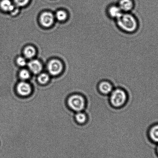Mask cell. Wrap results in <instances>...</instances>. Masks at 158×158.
Listing matches in <instances>:
<instances>
[{
  "label": "cell",
  "mask_w": 158,
  "mask_h": 158,
  "mask_svg": "<svg viewBox=\"0 0 158 158\" xmlns=\"http://www.w3.org/2000/svg\"><path fill=\"white\" fill-rule=\"evenodd\" d=\"M116 21L118 27L125 33H134L139 28L138 19L130 13H123Z\"/></svg>",
  "instance_id": "1"
},
{
  "label": "cell",
  "mask_w": 158,
  "mask_h": 158,
  "mask_svg": "<svg viewBox=\"0 0 158 158\" xmlns=\"http://www.w3.org/2000/svg\"><path fill=\"white\" fill-rule=\"evenodd\" d=\"M63 65L60 61L56 59H53L49 62L48 69L49 73L53 76H56L62 72Z\"/></svg>",
  "instance_id": "5"
},
{
  "label": "cell",
  "mask_w": 158,
  "mask_h": 158,
  "mask_svg": "<svg viewBox=\"0 0 158 158\" xmlns=\"http://www.w3.org/2000/svg\"><path fill=\"white\" fill-rule=\"evenodd\" d=\"M17 62L18 65L21 67H23L27 64V61L25 58L23 57H19L17 60Z\"/></svg>",
  "instance_id": "19"
},
{
  "label": "cell",
  "mask_w": 158,
  "mask_h": 158,
  "mask_svg": "<svg viewBox=\"0 0 158 158\" xmlns=\"http://www.w3.org/2000/svg\"><path fill=\"white\" fill-rule=\"evenodd\" d=\"M40 20L43 26L45 27H49L53 24L54 17L50 12H44L41 15Z\"/></svg>",
  "instance_id": "8"
},
{
  "label": "cell",
  "mask_w": 158,
  "mask_h": 158,
  "mask_svg": "<svg viewBox=\"0 0 158 158\" xmlns=\"http://www.w3.org/2000/svg\"><path fill=\"white\" fill-rule=\"evenodd\" d=\"M36 54V50L32 46H27L24 50V55L27 59H31Z\"/></svg>",
  "instance_id": "14"
},
{
  "label": "cell",
  "mask_w": 158,
  "mask_h": 158,
  "mask_svg": "<svg viewBox=\"0 0 158 158\" xmlns=\"http://www.w3.org/2000/svg\"><path fill=\"white\" fill-rule=\"evenodd\" d=\"M0 7L4 11L12 12L15 7L10 0H2L0 2Z\"/></svg>",
  "instance_id": "13"
},
{
  "label": "cell",
  "mask_w": 158,
  "mask_h": 158,
  "mask_svg": "<svg viewBox=\"0 0 158 158\" xmlns=\"http://www.w3.org/2000/svg\"><path fill=\"white\" fill-rule=\"evenodd\" d=\"M56 17L58 20L63 21L66 19L67 14L64 10H59L56 13Z\"/></svg>",
  "instance_id": "16"
},
{
  "label": "cell",
  "mask_w": 158,
  "mask_h": 158,
  "mask_svg": "<svg viewBox=\"0 0 158 158\" xmlns=\"http://www.w3.org/2000/svg\"><path fill=\"white\" fill-rule=\"evenodd\" d=\"M74 118L75 122L79 125H83L88 121V116L84 111L76 113Z\"/></svg>",
  "instance_id": "12"
},
{
  "label": "cell",
  "mask_w": 158,
  "mask_h": 158,
  "mask_svg": "<svg viewBox=\"0 0 158 158\" xmlns=\"http://www.w3.org/2000/svg\"><path fill=\"white\" fill-rule=\"evenodd\" d=\"M28 67L31 71L35 74H38L40 73L43 68L41 62L36 60H33L30 61L28 64Z\"/></svg>",
  "instance_id": "11"
},
{
  "label": "cell",
  "mask_w": 158,
  "mask_h": 158,
  "mask_svg": "<svg viewBox=\"0 0 158 158\" xmlns=\"http://www.w3.org/2000/svg\"><path fill=\"white\" fill-rule=\"evenodd\" d=\"M18 93L21 96H27L31 92V87L27 83L21 82L18 84L17 87Z\"/></svg>",
  "instance_id": "9"
},
{
  "label": "cell",
  "mask_w": 158,
  "mask_h": 158,
  "mask_svg": "<svg viewBox=\"0 0 158 158\" xmlns=\"http://www.w3.org/2000/svg\"><path fill=\"white\" fill-rule=\"evenodd\" d=\"M155 151L156 154L158 156V144L156 145L155 147Z\"/></svg>",
  "instance_id": "20"
},
{
  "label": "cell",
  "mask_w": 158,
  "mask_h": 158,
  "mask_svg": "<svg viewBox=\"0 0 158 158\" xmlns=\"http://www.w3.org/2000/svg\"><path fill=\"white\" fill-rule=\"evenodd\" d=\"M127 92L122 88H115L109 95V100L113 108H119L123 107L128 101Z\"/></svg>",
  "instance_id": "2"
},
{
  "label": "cell",
  "mask_w": 158,
  "mask_h": 158,
  "mask_svg": "<svg viewBox=\"0 0 158 158\" xmlns=\"http://www.w3.org/2000/svg\"><path fill=\"white\" fill-rule=\"evenodd\" d=\"M19 77L23 80L28 79L30 77V73L27 70L23 69L20 72Z\"/></svg>",
  "instance_id": "17"
},
{
  "label": "cell",
  "mask_w": 158,
  "mask_h": 158,
  "mask_svg": "<svg viewBox=\"0 0 158 158\" xmlns=\"http://www.w3.org/2000/svg\"><path fill=\"white\" fill-rule=\"evenodd\" d=\"M149 138L153 143L158 144V122L153 124L150 127L148 131Z\"/></svg>",
  "instance_id": "10"
},
{
  "label": "cell",
  "mask_w": 158,
  "mask_h": 158,
  "mask_svg": "<svg viewBox=\"0 0 158 158\" xmlns=\"http://www.w3.org/2000/svg\"><path fill=\"white\" fill-rule=\"evenodd\" d=\"M49 80V77L47 73H43L40 74L38 77V81L40 83L44 84L47 83Z\"/></svg>",
  "instance_id": "15"
},
{
  "label": "cell",
  "mask_w": 158,
  "mask_h": 158,
  "mask_svg": "<svg viewBox=\"0 0 158 158\" xmlns=\"http://www.w3.org/2000/svg\"><path fill=\"white\" fill-rule=\"evenodd\" d=\"M114 89L113 84L106 80L100 81L98 85V89L99 93L106 96H109Z\"/></svg>",
  "instance_id": "4"
},
{
  "label": "cell",
  "mask_w": 158,
  "mask_h": 158,
  "mask_svg": "<svg viewBox=\"0 0 158 158\" xmlns=\"http://www.w3.org/2000/svg\"><path fill=\"white\" fill-rule=\"evenodd\" d=\"M68 104L70 108L75 112L83 111L86 107V100L83 95L75 93L69 98Z\"/></svg>",
  "instance_id": "3"
},
{
  "label": "cell",
  "mask_w": 158,
  "mask_h": 158,
  "mask_svg": "<svg viewBox=\"0 0 158 158\" xmlns=\"http://www.w3.org/2000/svg\"><path fill=\"white\" fill-rule=\"evenodd\" d=\"M157 18H158V17H157ZM156 28H157V27H156Z\"/></svg>",
  "instance_id": "21"
},
{
  "label": "cell",
  "mask_w": 158,
  "mask_h": 158,
  "mask_svg": "<svg viewBox=\"0 0 158 158\" xmlns=\"http://www.w3.org/2000/svg\"><path fill=\"white\" fill-rule=\"evenodd\" d=\"M29 0H14L15 4L18 6L22 7L28 3Z\"/></svg>",
  "instance_id": "18"
},
{
  "label": "cell",
  "mask_w": 158,
  "mask_h": 158,
  "mask_svg": "<svg viewBox=\"0 0 158 158\" xmlns=\"http://www.w3.org/2000/svg\"><path fill=\"white\" fill-rule=\"evenodd\" d=\"M118 5L124 13H130L135 6L133 0H119Z\"/></svg>",
  "instance_id": "7"
},
{
  "label": "cell",
  "mask_w": 158,
  "mask_h": 158,
  "mask_svg": "<svg viewBox=\"0 0 158 158\" xmlns=\"http://www.w3.org/2000/svg\"><path fill=\"white\" fill-rule=\"evenodd\" d=\"M108 16L111 19H117L123 13L118 4H112L107 9Z\"/></svg>",
  "instance_id": "6"
}]
</instances>
